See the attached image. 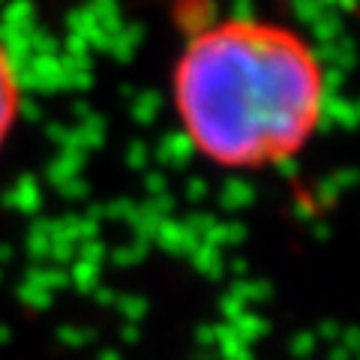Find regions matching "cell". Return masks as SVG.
<instances>
[{
  "mask_svg": "<svg viewBox=\"0 0 360 360\" xmlns=\"http://www.w3.org/2000/svg\"><path fill=\"white\" fill-rule=\"evenodd\" d=\"M21 115H25V82L13 49L0 37V153L13 141Z\"/></svg>",
  "mask_w": 360,
  "mask_h": 360,
  "instance_id": "cell-2",
  "label": "cell"
},
{
  "mask_svg": "<svg viewBox=\"0 0 360 360\" xmlns=\"http://www.w3.org/2000/svg\"><path fill=\"white\" fill-rule=\"evenodd\" d=\"M168 87L189 150L222 172L297 160L328 115V70L315 42L262 15L198 25L180 45Z\"/></svg>",
  "mask_w": 360,
  "mask_h": 360,
  "instance_id": "cell-1",
  "label": "cell"
}]
</instances>
